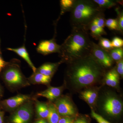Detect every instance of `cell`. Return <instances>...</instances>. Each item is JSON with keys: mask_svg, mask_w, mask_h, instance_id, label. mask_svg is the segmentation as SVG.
Instances as JSON below:
<instances>
[{"mask_svg": "<svg viewBox=\"0 0 123 123\" xmlns=\"http://www.w3.org/2000/svg\"><path fill=\"white\" fill-rule=\"evenodd\" d=\"M74 120L70 117H63L60 118L58 123H74Z\"/></svg>", "mask_w": 123, "mask_h": 123, "instance_id": "obj_29", "label": "cell"}, {"mask_svg": "<svg viewBox=\"0 0 123 123\" xmlns=\"http://www.w3.org/2000/svg\"><path fill=\"white\" fill-rule=\"evenodd\" d=\"M51 77L43 75L37 72L33 73L31 76L27 78L30 84L47 85L51 81Z\"/></svg>", "mask_w": 123, "mask_h": 123, "instance_id": "obj_16", "label": "cell"}, {"mask_svg": "<svg viewBox=\"0 0 123 123\" xmlns=\"http://www.w3.org/2000/svg\"><path fill=\"white\" fill-rule=\"evenodd\" d=\"M35 110L36 115L39 118L41 119L47 118L49 113L48 105L45 103L36 101Z\"/></svg>", "mask_w": 123, "mask_h": 123, "instance_id": "obj_17", "label": "cell"}, {"mask_svg": "<svg viewBox=\"0 0 123 123\" xmlns=\"http://www.w3.org/2000/svg\"><path fill=\"white\" fill-rule=\"evenodd\" d=\"M99 40L98 45L102 48L107 51L110 50L114 48L112 47L111 42L109 39L102 37Z\"/></svg>", "mask_w": 123, "mask_h": 123, "instance_id": "obj_23", "label": "cell"}, {"mask_svg": "<svg viewBox=\"0 0 123 123\" xmlns=\"http://www.w3.org/2000/svg\"><path fill=\"white\" fill-rule=\"evenodd\" d=\"M105 26L110 30L119 31L118 21L117 18H109L106 20Z\"/></svg>", "mask_w": 123, "mask_h": 123, "instance_id": "obj_24", "label": "cell"}, {"mask_svg": "<svg viewBox=\"0 0 123 123\" xmlns=\"http://www.w3.org/2000/svg\"><path fill=\"white\" fill-rule=\"evenodd\" d=\"M92 42L88 31L73 28L70 35L60 45L58 54L62 62L67 63L90 55Z\"/></svg>", "mask_w": 123, "mask_h": 123, "instance_id": "obj_2", "label": "cell"}, {"mask_svg": "<svg viewBox=\"0 0 123 123\" xmlns=\"http://www.w3.org/2000/svg\"><path fill=\"white\" fill-rule=\"evenodd\" d=\"M66 78L77 88L91 85L101 79L105 69L91 54L68 63Z\"/></svg>", "mask_w": 123, "mask_h": 123, "instance_id": "obj_1", "label": "cell"}, {"mask_svg": "<svg viewBox=\"0 0 123 123\" xmlns=\"http://www.w3.org/2000/svg\"><path fill=\"white\" fill-rule=\"evenodd\" d=\"M74 123H88L87 121L85 119L83 118H79L77 119Z\"/></svg>", "mask_w": 123, "mask_h": 123, "instance_id": "obj_31", "label": "cell"}, {"mask_svg": "<svg viewBox=\"0 0 123 123\" xmlns=\"http://www.w3.org/2000/svg\"><path fill=\"white\" fill-rule=\"evenodd\" d=\"M123 108V103L120 100L115 96L108 95L104 100L103 110L110 116L119 115L122 112Z\"/></svg>", "mask_w": 123, "mask_h": 123, "instance_id": "obj_8", "label": "cell"}, {"mask_svg": "<svg viewBox=\"0 0 123 123\" xmlns=\"http://www.w3.org/2000/svg\"><path fill=\"white\" fill-rule=\"evenodd\" d=\"M54 104L60 116L70 117L74 115L76 110L69 98L67 97H59Z\"/></svg>", "mask_w": 123, "mask_h": 123, "instance_id": "obj_9", "label": "cell"}, {"mask_svg": "<svg viewBox=\"0 0 123 123\" xmlns=\"http://www.w3.org/2000/svg\"><path fill=\"white\" fill-rule=\"evenodd\" d=\"M105 18L104 12L97 15L93 19L88 27V31H90V35L96 40H99L102 36L106 35L104 30Z\"/></svg>", "mask_w": 123, "mask_h": 123, "instance_id": "obj_7", "label": "cell"}, {"mask_svg": "<svg viewBox=\"0 0 123 123\" xmlns=\"http://www.w3.org/2000/svg\"><path fill=\"white\" fill-rule=\"evenodd\" d=\"M104 10L91 0H75L70 11V22L73 28L88 31L89 25L97 15Z\"/></svg>", "mask_w": 123, "mask_h": 123, "instance_id": "obj_3", "label": "cell"}, {"mask_svg": "<svg viewBox=\"0 0 123 123\" xmlns=\"http://www.w3.org/2000/svg\"><path fill=\"white\" fill-rule=\"evenodd\" d=\"M75 0H61L60 5L61 7L60 15L65 13L71 11L74 5Z\"/></svg>", "mask_w": 123, "mask_h": 123, "instance_id": "obj_21", "label": "cell"}, {"mask_svg": "<svg viewBox=\"0 0 123 123\" xmlns=\"http://www.w3.org/2000/svg\"><path fill=\"white\" fill-rule=\"evenodd\" d=\"M116 69L119 75L123 76V59L117 61V67Z\"/></svg>", "mask_w": 123, "mask_h": 123, "instance_id": "obj_28", "label": "cell"}, {"mask_svg": "<svg viewBox=\"0 0 123 123\" xmlns=\"http://www.w3.org/2000/svg\"><path fill=\"white\" fill-rule=\"evenodd\" d=\"M4 114L3 112L0 111V123H3Z\"/></svg>", "mask_w": 123, "mask_h": 123, "instance_id": "obj_32", "label": "cell"}, {"mask_svg": "<svg viewBox=\"0 0 123 123\" xmlns=\"http://www.w3.org/2000/svg\"><path fill=\"white\" fill-rule=\"evenodd\" d=\"M61 63L62 62L61 61L56 63H45L37 68L36 72L45 76L52 77Z\"/></svg>", "mask_w": 123, "mask_h": 123, "instance_id": "obj_14", "label": "cell"}, {"mask_svg": "<svg viewBox=\"0 0 123 123\" xmlns=\"http://www.w3.org/2000/svg\"><path fill=\"white\" fill-rule=\"evenodd\" d=\"M60 45L56 43L54 38L49 40L41 41L37 47L38 53L43 55H47L51 53H57L59 51Z\"/></svg>", "mask_w": 123, "mask_h": 123, "instance_id": "obj_11", "label": "cell"}, {"mask_svg": "<svg viewBox=\"0 0 123 123\" xmlns=\"http://www.w3.org/2000/svg\"><path fill=\"white\" fill-rule=\"evenodd\" d=\"M91 54L105 69L110 68L113 65L114 61L111 58L109 51L102 48L98 44L93 42H92Z\"/></svg>", "mask_w": 123, "mask_h": 123, "instance_id": "obj_6", "label": "cell"}, {"mask_svg": "<svg viewBox=\"0 0 123 123\" xmlns=\"http://www.w3.org/2000/svg\"><path fill=\"white\" fill-rule=\"evenodd\" d=\"M8 63V62L5 61L0 55V72H1L5 67L7 66Z\"/></svg>", "mask_w": 123, "mask_h": 123, "instance_id": "obj_30", "label": "cell"}, {"mask_svg": "<svg viewBox=\"0 0 123 123\" xmlns=\"http://www.w3.org/2000/svg\"><path fill=\"white\" fill-rule=\"evenodd\" d=\"M40 123H48L44 119H40L39 120Z\"/></svg>", "mask_w": 123, "mask_h": 123, "instance_id": "obj_33", "label": "cell"}, {"mask_svg": "<svg viewBox=\"0 0 123 123\" xmlns=\"http://www.w3.org/2000/svg\"><path fill=\"white\" fill-rule=\"evenodd\" d=\"M108 51L113 60L117 61L123 59V47L114 48Z\"/></svg>", "mask_w": 123, "mask_h": 123, "instance_id": "obj_22", "label": "cell"}, {"mask_svg": "<svg viewBox=\"0 0 123 123\" xmlns=\"http://www.w3.org/2000/svg\"><path fill=\"white\" fill-rule=\"evenodd\" d=\"M49 113L47 119L49 123H58L60 115L53 104L48 105Z\"/></svg>", "mask_w": 123, "mask_h": 123, "instance_id": "obj_19", "label": "cell"}, {"mask_svg": "<svg viewBox=\"0 0 123 123\" xmlns=\"http://www.w3.org/2000/svg\"><path fill=\"white\" fill-rule=\"evenodd\" d=\"M31 99L29 95L19 94L3 100L1 104L6 110L13 112Z\"/></svg>", "mask_w": 123, "mask_h": 123, "instance_id": "obj_10", "label": "cell"}, {"mask_svg": "<svg viewBox=\"0 0 123 123\" xmlns=\"http://www.w3.org/2000/svg\"><path fill=\"white\" fill-rule=\"evenodd\" d=\"M91 115L98 123H111L104 118L101 115L95 112L93 110L91 111Z\"/></svg>", "mask_w": 123, "mask_h": 123, "instance_id": "obj_27", "label": "cell"}, {"mask_svg": "<svg viewBox=\"0 0 123 123\" xmlns=\"http://www.w3.org/2000/svg\"><path fill=\"white\" fill-rule=\"evenodd\" d=\"M1 88L0 86V95L1 94Z\"/></svg>", "mask_w": 123, "mask_h": 123, "instance_id": "obj_34", "label": "cell"}, {"mask_svg": "<svg viewBox=\"0 0 123 123\" xmlns=\"http://www.w3.org/2000/svg\"><path fill=\"white\" fill-rule=\"evenodd\" d=\"M119 76L115 68L111 69L105 75L106 84L109 86L115 87L119 84Z\"/></svg>", "mask_w": 123, "mask_h": 123, "instance_id": "obj_15", "label": "cell"}, {"mask_svg": "<svg viewBox=\"0 0 123 123\" xmlns=\"http://www.w3.org/2000/svg\"><path fill=\"white\" fill-rule=\"evenodd\" d=\"M103 10L110 9L116 6L118 1L113 0H93Z\"/></svg>", "mask_w": 123, "mask_h": 123, "instance_id": "obj_20", "label": "cell"}, {"mask_svg": "<svg viewBox=\"0 0 123 123\" xmlns=\"http://www.w3.org/2000/svg\"><path fill=\"white\" fill-rule=\"evenodd\" d=\"M63 89L62 86L57 87L50 86L46 90L37 93V95L38 97L46 98L49 101H53L60 97Z\"/></svg>", "mask_w": 123, "mask_h": 123, "instance_id": "obj_12", "label": "cell"}, {"mask_svg": "<svg viewBox=\"0 0 123 123\" xmlns=\"http://www.w3.org/2000/svg\"><path fill=\"white\" fill-rule=\"evenodd\" d=\"M7 49L9 51L13 52L23 59L33 70V73L35 72L37 68L32 63L25 45H23V46L17 48H9Z\"/></svg>", "mask_w": 123, "mask_h": 123, "instance_id": "obj_13", "label": "cell"}, {"mask_svg": "<svg viewBox=\"0 0 123 123\" xmlns=\"http://www.w3.org/2000/svg\"><path fill=\"white\" fill-rule=\"evenodd\" d=\"M98 95L97 92L92 90L84 91L81 93L82 98L90 105H93L95 103Z\"/></svg>", "mask_w": 123, "mask_h": 123, "instance_id": "obj_18", "label": "cell"}, {"mask_svg": "<svg viewBox=\"0 0 123 123\" xmlns=\"http://www.w3.org/2000/svg\"><path fill=\"white\" fill-rule=\"evenodd\" d=\"M17 61L8 63L3 72L4 80L12 90H18L30 85L28 79L22 73Z\"/></svg>", "mask_w": 123, "mask_h": 123, "instance_id": "obj_4", "label": "cell"}, {"mask_svg": "<svg viewBox=\"0 0 123 123\" xmlns=\"http://www.w3.org/2000/svg\"><path fill=\"white\" fill-rule=\"evenodd\" d=\"M32 100H29L13 111L10 116L11 123H29L34 114Z\"/></svg>", "mask_w": 123, "mask_h": 123, "instance_id": "obj_5", "label": "cell"}, {"mask_svg": "<svg viewBox=\"0 0 123 123\" xmlns=\"http://www.w3.org/2000/svg\"><path fill=\"white\" fill-rule=\"evenodd\" d=\"M116 11L118 14V18H117L118 24L119 31L123 33V11H119V9H116Z\"/></svg>", "mask_w": 123, "mask_h": 123, "instance_id": "obj_25", "label": "cell"}, {"mask_svg": "<svg viewBox=\"0 0 123 123\" xmlns=\"http://www.w3.org/2000/svg\"><path fill=\"white\" fill-rule=\"evenodd\" d=\"M35 123H40L39 121L38 120V121H36Z\"/></svg>", "mask_w": 123, "mask_h": 123, "instance_id": "obj_35", "label": "cell"}, {"mask_svg": "<svg viewBox=\"0 0 123 123\" xmlns=\"http://www.w3.org/2000/svg\"><path fill=\"white\" fill-rule=\"evenodd\" d=\"M111 43L114 48L122 47L123 46V40L118 37H115L113 38Z\"/></svg>", "mask_w": 123, "mask_h": 123, "instance_id": "obj_26", "label": "cell"}]
</instances>
